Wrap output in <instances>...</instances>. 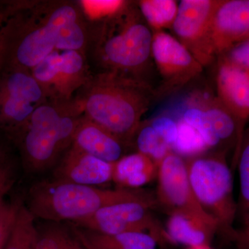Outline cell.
I'll list each match as a JSON object with an SVG mask.
<instances>
[{"instance_id": "cell-3", "label": "cell", "mask_w": 249, "mask_h": 249, "mask_svg": "<svg viewBox=\"0 0 249 249\" xmlns=\"http://www.w3.org/2000/svg\"><path fill=\"white\" fill-rule=\"evenodd\" d=\"M88 24V52L92 51L100 71L118 72L149 83L145 73L151 67L152 31L137 3L125 1L115 14Z\"/></svg>"}, {"instance_id": "cell-15", "label": "cell", "mask_w": 249, "mask_h": 249, "mask_svg": "<svg viewBox=\"0 0 249 249\" xmlns=\"http://www.w3.org/2000/svg\"><path fill=\"white\" fill-rule=\"evenodd\" d=\"M165 238L172 243L190 247L211 245L218 226L196 214L184 211L169 213L164 229Z\"/></svg>"}, {"instance_id": "cell-23", "label": "cell", "mask_w": 249, "mask_h": 249, "mask_svg": "<svg viewBox=\"0 0 249 249\" xmlns=\"http://www.w3.org/2000/svg\"><path fill=\"white\" fill-rule=\"evenodd\" d=\"M133 139L138 152L150 157L158 165L172 152L170 147L155 132L149 120L142 121Z\"/></svg>"}, {"instance_id": "cell-7", "label": "cell", "mask_w": 249, "mask_h": 249, "mask_svg": "<svg viewBox=\"0 0 249 249\" xmlns=\"http://www.w3.org/2000/svg\"><path fill=\"white\" fill-rule=\"evenodd\" d=\"M157 205L153 201H124L103 208L89 217L72 224L74 227L106 235L149 232L162 242L167 241L164 229L151 213V209Z\"/></svg>"}, {"instance_id": "cell-26", "label": "cell", "mask_w": 249, "mask_h": 249, "mask_svg": "<svg viewBox=\"0 0 249 249\" xmlns=\"http://www.w3.org/2000/svg\"><path fill=\"white\" fill-rule=\"evenodd\" d=\"M73 237L74 235L58 226L37 229L35 249H63Z\"/></svg>"}, {"instance_id": "cell-18", "label": "cell", "mask_w": 249, "mask_h": 249, "mask_svg": "<svg viewBox=\"0 0 249 249\" xmlns=\"http://www.w3.org/2000/svg\"><path fill=\"white\" fill-rule=\"evenodd\" d=\"M158 164L140 152L124 155L113 163L112 181L121 188L140 189L157 178Z\"/></svg>"}, {"instance_id": "cell-34", "label": "cell", "mask_w": 249, "mask_h": 249, "mask_svg": "<svg viewBox=\"0 0 249 249\" xmlns=\"http://www.w3.org/2000/svg\"><path fill=\"white\" fill-rule=\"evenodd\" d=\"M63 249H85L76 237H73Z\"/></svg>"}, {"instance_id": "cell-21", "label": "cell", "mask_w": 249, "mask_h": 249, "mask_svg": "<svg viewBox=\"0 0 249 249\" xmlns=\"http://www.w3.org/2000/svg\"><path fill=\"white\" fill-rule=\"evenodd\" d=\"M34 215L21 206L4 249H35L37 228Z\"/></svg>"}, {"instance_id": "cell-25", "label": "cell", "mask_w": 249, "mask_h": 249, "mask_svg": "<svg viewBox=\"0 0 249 249\" xmlns=\"http://www.w3.org/2000/svg\"><path fill=\"white\" fill-rule=\"evenodd\" d=\"M235 165L238 167L240 178V202L237 212L240 211L243 219L249 213V127L245 129Z\"/></svg>"}, {"instance_id": "cell-2", "label": "cell", "mask_w": 249, "mask_h": 249, "mask_svg": "<svg viewBox=\"0 0 249 249\" xmlns=\"http://www.w3.org/2000/svg\"><path fill=\"white\" fill-rule=\"evenodd\" d=\"M156 96L146 82L115 71H99L73 98L83 115L126 143L133 140Z\"/></svg>"}, {"instance_id": "cell-38", "label": "cell", "mask_w": 249, "mask_h": 249, "mask_svg": "<svg viewBox=\"0 0 249 249\" xmlns=\"http://www.w3.org/2000/svg\"><path fill=\"white\" fill-rule=\"evenodd\" d=\"M4 162V153H3L2 150L0 147V163Z\"/></svg>"}, {"instance_id": "cell-13", "label": "cell", "mask_w": 249, "mask_h": 249, "mask_svg": "<svg viewBox=\"0 0 249 249\" xmlns=\"http://www.w3.org/2000/svg\"><path fill=\"white\" fill-rule=\"evenodd\" d=\"M113 163L71 146L54 171L60 182L97 186L112 181Z\"/></svg>"}, {"instance_id": "cell-29", "label": "cell", "mask_w": 249, "mask_h": 249, "mask_svg": "<svg viewBox=\"0 0 249 249\" xmlns=\"http://www.w3.org/2000/svg\"><path fill=\"white\" fill-rule=\"evenodd\" d=\"M217 58L219 62L229 64L249 72V38L226 49Z\"/></svg>"}, {"instance_id": "cell-22", "label": "cell", "mask_w": 249, "mask_h": 249, "mask_svg": "<svg viewBox=\"0 0 249 249\" xmlns=\"http://www.w3.org/2000/svg\"><path fill=\"white\" fill-rule=\"evenodd\" d=\"M181 119L196 129L204 139L209 150L218 148L219 152L227 153L223 149L222 142L214 132L209 116L197 101L188 106L183 111Z\"/></svg>"}, {"instance_id": "cell-12", "label": "cell", "mask_w": 249, "mask_h": 249, "mask_svg": "<svg viewBox=\"0 0 249 249\" xmlns=\"http://www.w3.org/2000/svg\"><path fill=\"white\" fill-rule=\"evenodd\" d=\"M249 38V0H217L210 41L216 58L237 42Z\"/></svg>"}, {"instance_id": "cell-33", "label": "cell", "mask_w": 249, "mask_h": 249, "mask_svg": "<svg viewBox=\"0 0 249 249\" xmlns=\"http://www.w3.org/2000/svg\"><path fill=\"white\" fill-rule=\"evenodd\" d=\"M9 3H0V26L3 24L8 14L9 9Z\"/></svg>"}, {"instance_id": "cell-31", "label": "cell", "mask_w": 249, "mask_h": 249, "mask_svg": "<svg viewBox=\"0 0 249 249\" xmlns=\"http://www.w3.org/2000/svg\"><path fill=\"white\" fill-rule=\"evenodd\" d=\"M14 183V175L9 165L5 164L4 162L0 163V200L9 190L12 188Z\"/></svg>"}, {"instance_id": "cell-30", "label": "cell", "mask_w": 249, "mask_h": 249, "mask_svg": "<svg viewBox=\"0 0 249 249\" xmlns=\"http://www.w3.org/2000/svg\"><path fill=\"white\" fill-rule=\"evenodd\" d=\"M157 134L171 150L178 137V121L167 116H159L149 120Z\"/></svg>"}, {"instance_id": "cell-10", "label": "cell", "mask_w": 249, "mask_h": 249, "mask_svg": "<svg viewBox=\"0 0 249 249\" xmlns=\"http://www.w3.org/2000/svg\"><path fill=\"white\" fill-rule=\"evenodd\" d=\"M157 178L156 199L158 205L164 207L168 213L175 211L191 213L217 224L196 200L188 178L186 160L170 152L159 163Z\"/></svg>"}, {"instance_id": "cell-5", "label": "cell", "mask_w": 249, "mask_h": 249, "mask_svg": "<svg viewBox=\"0 0 249 249\" xmlns=\"http://www.w3.org/2000/svg\"><path fill=\"white\" fill-rule=\"evenodd\" d=\"M83 116L74 99L47 101L36 108L11 137L20 147L28 168L39 172L53 165L62 152L71 146Z\"/></svg>"}, {"instance_id": "cell-8", "label": "cell", "mask_w": 249, "mask_h": 249, "mask_svg": "<svg viewBox=\"0 0 249 249\" xmlns=\"http://www.w3.org/2000/svg\"><path fill=\"white\" fill-rule=\"evenodd\" d=\"M152 56L162 79L155 91L157 97L181 89L204 69L184 45L165 31H152Z\"/></svg>"}, {"instance_id": "cell-4", "label": "cell", "mask_w": 249, "mask_h": 249, "mask_svg": "<svg viewBox=\"0 0 249 249\" xmlns=\"http://www.w3.org/2000/svg\"><path fill=\"white\" fill-rule=\"evenodd\" d=\"M29 211L34 217L54 222H76L100 209L129 201L157 202L155 195L142 189H101L96 186L43 181L31 187Z\"/></svg>"}, {"instance_id": "cell-24", "label": "cell", "mask_w": 249, "mask_h": 249, "mask_svg": "<svg viewBox=\"0 0 249 249\" xmlns=\"http://www.w3.org/2000/svg\"><path fill=\"white\" fill-rule=\"evenodd\" d=\"M209 150L204 139L196 129L182 119H178V137L171 151L183 159H192L204 155Z\"/></svg>"}, {"instance_id": "cell-11", "label": "cell", "mask_w": 249, "mask_h": 249, "mask_svg": "<svg viewBox=\"0 0 249 249\" xmlns=\"http://www.w3.org/2000/svg\"><path fill=\"white\" fill-rule=\"evenodd\" d=\"M92 75L86 53L79 51H62L58 61L47 76L45 87L47 100L53 102L71 101Z\"/></svg>"}, {"instance_id": "cell-19", "label": "cell", "mask_w": 249, "mask_h": 249, "mask_svg": "<svg viewBox=\"0 0 249 249\" xmlns=\"http://www.w3.org/2000/svg\"><path fill=\"white\" fill-rule=\"evenodd\" d=\"M39 106L0 91V129L12 137Z\"/></svg>"}, {"instance_id": "cell-1", "label": "cell", "mask_w": 249, "mask_h": 249, "mask_svg": "<svg viewBox=\"0 0 249 249\" xmlns=\"http://www.w3.org/2000/svg\"><path fill=\"white\" fill-rule=\"evenodd\" d=\"M1 39L3 67L31 72L56 51L87 54L90 31L79 1H14L1 26Z\"/></svg>"}, {"instance_id": "cell-37", "label": "cell", "mask_w": 249, "mask_h": 249, "mask_svg": "<svg viewBox=\"0 0 249 249\" xmlns=\"http://www.w3.org/2000/svg\"><path fill=\"white\" fill-rule=\"evenodd\" d=\"M243 221L244 227H249V213L248 214V215L243 219Z\"/></svg>"}, {"instance_id": "cell-6", "label": "cell", "mask_w": 249, "mask_h": 249, "mask_svg": "<svg viewBox=\"0 0 249 249\" xmlns=\"http://www.w3.org/2000/svg\"><path fill=\"white\" fill-rule=\"evenodd\" d=\"M224 152L186 160L188 178L196 200L217 222L219 232L233 242L237 204L233 197V181Z\"/></svg>"}, {"instance_id": "cell-28", "label": "cell", "mask_w": 249, "mask_h": 249, "mask_svg": "<svg viewBox=\"0 0 249 249\" xmlns=\"http://www.w3.org/2000/svg\"><path fill=\"white\" fill-rule=\"evenodd\" d=\"M22 205L19 203L0 200V249H4Z\"/></svg>"}, {"instance_id": "cell-9", "label": "cell", "mask_w": 249, "mask_h": 249, "mask_svg": "<svg viewBox=\"0 0 249 249\" xmlns=\"http://www.w3.org/2000/svg\"><path fill=\"white\" fill-rule=\"evenodd\" d=\"M217 0H182L171 29L175 37L203 67L216 58L210 41L211 21Z\"/></svg>"}, {"instance_id": "cell-17", "label": "cell", "mask_w": 249, "mask_h": 249, "mask_svg": "<svg viewBox=\"0 0 249 249\" xmlns=\"http://www.w3.org/2000/svg\"><path fill=\"white\" fill-rule=\"evenodd\" d=\"M73 232L85 249H157L160 243L157 237L145 232L106 235L73 227Z\"/></svg>"}, {"instance_id": "cell-14", "label": "cell", "mask_w": 249, "mask_h": 249, "mask_svg": "<svg viewBox=\"0 0 249 249\" xmlns=\"http://www.w3.org/2000/svg\"><path fill=\"white\" fill-rule=\"evenodd\" d=\"M217 97L242 130L249 121V72L218 62Z\"/></svg>"}, {"instance_id": "cell-16", "label": "cell", "mask_w": 249, "mask_h": 249, "mask_svg": "<svg viewBox=\"0 0 249 249\" xmlns=\"http://www.w3.org/2000/svg\"><path fill=\"white\" fill-rule=\"evenodd\" d=\"M124 143L101 126L82 117L71 146L89 155L114 163L124 157Z\"/></svg>"}, {"instance_id": "cell-35", "label": "cell", "mask_w": 249, "mask_h": 249, "mask_svg": "<svg viewBox=\"0 0 249 249\" xmlns=\"http://www.w3.org/2000/svg\"><path fill=\"white\" fill-rule=\"evenodd\" d=\"M2 24L0 26V71H1V69H2L3 67V49L2 45H1V28Z\"/></svg>"}, {"instance_id": "cell-20", "label": "cell", "mask_w": 249, "mask_h": 249, "mask_svg": "<svg viewBox=\"0 0 249 249\" xmlns=\"http://www.w3.org/2000/svg\"><path fill=\"white\" fill-rule=\"evenodd\" d=\"M152 31L171 29L178 15V3L174 0H142L137 2Z\"/></svg>"}, {"instance_id": "cell-32", "label": "cell", "mask_w": 249, "mask_h": 249, "mask_svg": "<svg viewBox=\"0 0 249 249\" xmlns=\"http://www.w3.org/2000/svg\"><path fill=\"white\" fill-rule=\"evenodd\" d=\"M237 249H249V227L236 231L233 240Z\"/></svg>"}, {"instance_id": "cell-36", "label": "cell", "mask_w": 249, "mask_h": 249, "mask_svg": "<svg viewBox=\"0 0 249 249\" xmlns=\"http://www.w3.org/2000/svg\"><path fill=\"white\" fill-rule=\"evenodd\" d=\"M188 249H213L211 247V245H201L198 247H190Z\"/></svg>"}, {"instance_id": "cell-27", "label": "cell", "mask_w": 249, "mask_h": 249, "mask_svg": "<svg viewBox=\"0 0 249 249\" xmlns=\"http://www.w3.org/2000/svg\"><path fill=\"white\" fill-rule=\"evenodd\" d=\"M85 19L89 24L102 21L117 13L125 1H79Z\"/></svg>"}]
</instances>
